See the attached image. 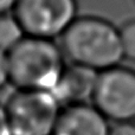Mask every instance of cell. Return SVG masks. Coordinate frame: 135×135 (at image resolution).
I'll use <instances>...</instances> for the list:
<instances>
[{
    "mask_svg": "<svg viewBox=\"0 0 135 135\" xmlns=\"http://www.w3.org/2000/svg\"><path fill=\"white\" fill-rule=\"evenodd\" d=\"M69 63L96 72L117 66L124 61L120 27L97 16H78L61 37Z\"/></svg>",
    "mask_w": 135,
    "mask_h": 135,
    "instance_id": "1",
    "label": "cell"
},
{
    "mask_svg": "<svg viewBox=\"0 0 135 135\" xmlns=\"http://www.w3.org/2000/svg\"><path fill=\"white\" fill-rule=\"evenodd\" d=\"M7 57L14 89L52 91L68 64L56 40L30 36L7 52Z\"/></svg>",
    "mask_w": 135,
    "mask_h": 135,
    "instance_id": "2",
    "label": "cell"
},
{
    "mask_svg": "<svg viewBox=\"0 0 135 135\" xmlns=\"http://www.w3.org/2000/svg\"><path fill=\"white\" fill-rule=\"evenodd\" d=\"M13 135H52L62 105L51 91L14 89L5 102Z\"/></svg>",
    "mask_w": 135,
    "mask_h": 135,
    "instance_id": "3",
    "label": "cell"
},
{
    "mask_svg": "<svg viewBox=\"0 0 135 135\" xmlns=\"http://www.w3.org/2000/svg\"><path fill=\"white\" fill-rule=\"evenodd\" d=\"M12 13L26 36L61 38L78 17L77 0H18Z\"/></svg>",
    "mask_w": 135,
    "mask_h": 135,
    "instance_id": "4",
    "label": "cell"
},
{
    "mask_svg": "<svg viewBox=\"0 0 135 135\" xmlns=\"http://www.w3.org/2000/svg\"><path fill=\"white\" fill-rule=\"evenodd\" d=\"M91 103L114 123L135 121V70L120 64L98 72Z\"/></svg>",
    "mask_w": 135,
    "mask_h": 135,
    "instance_id": "5",
    "label": "cell"
},
{
    "mask_svg": "<svg viewBox=\"0 0 135 135\" xmlns=\"http://www.w3.org/2000/svg\"><path fill=\"white\" fill-rule=\"evenodd\" d=\"M109 120L91 102L62 108L52 135H109Z\"/></svg>",
    "mask_w": 135,
    "mask_h": 135,
    "instance_id": "6",
    "label": "cell"
},
{
    "mask_svg": "<svg viewBox=\"0 0 135 135\" xmlns=\"http://www.w3.org/2000/svg\"><path fill=\"white\" fill-rule=\"evenodd\" d=\"M97 75L91 69L69 63L51 93L62 107L91 102Z\"/></svg>",
    "mask_w": 135,
    "mask_h": 135,
    "instance_id": "7",
    "label": "cell"
},
{
    "mask_svg": "<svg viewBox=\"0 0 135 135\" xmlns=\"http://www.w3.org/2000/svg\"><path fill=\"white\" fill-rule=\"evenodd\" d=\"M25 37L24 28L13 13L0 14V50L9 52Z\"/></svg>",
    "mask_w": 135,
    "mask_h": 135,
    "instance_id": "8",
    "label": "cell"
},
{
    "mask_svg": "<svg viewBox=\"0 0 135 135\" xmlns=\"http://www.w3.org/2000/svg\"><path fill=\"white\" fill-rule=\"evenodd\" d=\"M120 38L124 59L135 63V19H129L120 26Z\"/></svg>",
    "mask_w": 135,
    "mask_h": 135,
    "instance_id": "9",
    "label": "cell"
},
{
    "mask_svg": "<svg viewBox=\"0 0 135 135\" xmlns=\"http://www.w3.org/2000/svg\"><path fill=\"white\" fill-rule=\"evenodd\" d=\"M9 82V68H8V57L7 52L0 50V91L4 90Z\"/></svg>",
    "mask_w": 135,
    "mask_h": 135,
    "instance_id": "10",
    "label": "cell"
},
{
    "mask_svg": "<svg viewBox=\"0 0 135 135\" xmlns=\"http://www.w3.org/2000/svg\"><path fill=\"white\" fill-rule=\"evenodd\" d=\"M109 135H135V121L115 123L110 128Z\"/></svg>",
    "mask_w": 135,
    "mask_h": 135,
    "instance_id": "11",
    "label": "cell"
},
{
    "mask_svg": "<svg viewBox=\"0 0 135 135\" xmlns=\"http://www.w3.org/2000/svg\"><path fill=\"white\" fill-rule=\"evenodd\" d=\"M0 135H13L8 121L6 105L0 102Z\"/></svg>",
    "mask_w": 135,
    "mask_h": 135,
    "instance_id": "12",
    "label": "cell"
},
{
    "mask_svg": "<svg viewBox=\"0 0 135 135\" xmlns=\"http://www.w3.org/2000/svg\"><path fill=\"white\" fill-rule=\"evenodd\" d=\"M18 0H0V14L12 13Z\"/></svg>",
    "mask_w": 135,
    "mask_h": 135,
    "instance_id": "13",
    "label": "cell"
},
{
    "mask_svg": "<svg viewBox=\"0 0 135 135\" xmlns=\"http://www.w3.org/2000/svg\"><path fill=\"white\" fill-rule=\"evenodd\" d=\"M134 2H135V0H134Z\"/></svg>",
    "mask_w": 135,
    "mask_h": 135,
    "instance_id": "14",
    "label": "cell"
}]
</instances>
